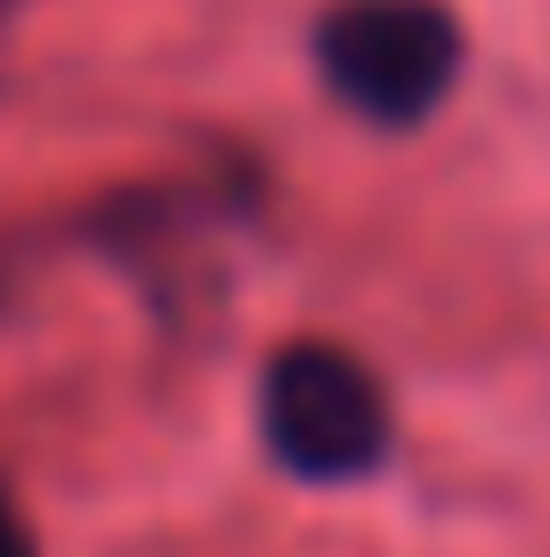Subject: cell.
<instances>
[{"label": "cell", "mask_w": 550, "mask_h": 557, "mask_svg": "<svg viewBox=\"0 0 550 557\" xmlns=\"http://www.w3.org/2000/svg\"><path fill=\"white\" fill-rule=\"evenodd\" d=\"M316 73L349 113L413 129L462 82V25L445 0H332L316 16Z\"/></svg>", "instance_id": "obj_1"}, {"label": "cell", "mask_w": 550, "mask_h": 557, "mask_svg": "<svg viewBox=\"0 0 550 557\" xmlns=\"http://www.w3.org/2000/svg\"><path fill=\"white\" fill-rule=\"evenodd\" d=\"M259 445L300 485H356L389 460V396L349 348L292 339L259 372Z\"/></svg>", "instance_id": "obj_2"}, {"label": "cell", "mask_w": 550, "mask_h": 557, "mask_svg": "<svg viewBox=\"0 0 550 557\" xmlns=\"http://www.w3.org/2000/svg\"><path fill=\"white\" fill-rule=\"evenodd\" d=\"M0 557H41V549H33V525H25V509H16L9 493H0Z\"/></svg>", "instance_id": "obj_3"}]
</instances>
